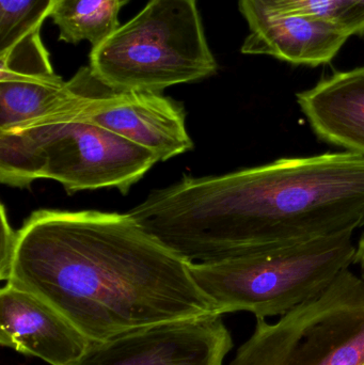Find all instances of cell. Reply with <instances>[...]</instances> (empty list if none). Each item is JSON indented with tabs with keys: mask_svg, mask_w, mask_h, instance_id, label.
<instances>
[{
	"mask_svg": "<svg viewBox=\"0 0 364 365\" xmlns=\"http://www.w3.org/2000/svg\"><path fill=\"white\" fill-rule=\"evenodd\" d=\"M190 264L130 214L40 210L19 230L6 282L38 296L98 343L220 317Z\"/></svg>",
	"mask_w": 364,
	"mask_h": 365,
	"instance_id": "cell-1",
	"label": "cell"
},
{
	"mask_svg": "<svg viewBox=\"0 0 364 365\" xmlns=\"http://www.w3.org/2000/svg\"><path fill=\"white\" fill-rule=\"evenodd\" d=\"M128 214L192 263L354 233L364 227V156L327 152L184 175Z\"/></svg>",
	"mask_w": 364,
	"mask_h": 365,
	"instance_id": "cell-2",
	"label": "cell"
},
{
	"mask_svg": "<svg viewBox=\"0 0 364 365\" xmlns=\"http://www.w3.org/2000/svg\"><path fill=\"white\" fill-rule=\"evenodd\" d=\"M158 162L149 150L62 107L21 130L0 132V182L11 187L49 179L70 195L100 188L126 195Z\"/></svg>",
	"mask_w": 364,
	"mask_h": 365,
	"instance_id": "cell-3",
	"label": "cell"
},
{
	"mask_svg": "<svg viewBox=\"0 0 364 365\" xmlns=\"http://www.w3.org/2000/svg\"><path fill=\"white\" fill-rule=\"evenodd\" d=\"M353 233L190 264V272L216 312L286 314L320 295L355 263Z\"/></svg>",
	"mask_w": 364,
	"mask_h": 365,
	"instance_id": "cell-4",
	"label": "cell"
},
{
	"mask_svg": "<svg viewBox=\"0 0 364 365\" xmlns=\"http://www.w3.org/2000/svg\"><path fill=\"white\" fill-rule=\"evenodd\" d=\"M90 68L109 87L157 92L215 74L196 0H151L90 53Z\"/></svg>",
	"mask_w": 364,
	"mask_h": 365,
	"instance_id": "cell-5",
	"label": "cell"
},
{
	"mask_svg": "<svg viewBox=\"0 0 364 365\" xmlns=\"http://www.w3.org/2000/svg\"><path fill=\"white\" fill-rule=\"evenodd\" d=\"M364 280L343 270L320 295L252 336L229 365H363Z\"/></svg>",
	"mask_w": 364,
	"mask_h": 365,
	"instance_id": "cell-6",
	"label": "cell"
},
{
	"mask_svg": "<svg viewBox=\"0 0 364 365\" xmlns=\"http://www.w3.org/2000/svg\"><path fill=\"white\" fill-rule=\"evenodd\" d=\"M68 85L73 96L62 108L66 115L91 122L149 150L160 162L194 148L183 106L162 93L109 87L90 66L81 68Z\"/></svg>",
	"mask_w": 364,
	"mask_h": 365,
	"instance_id": "cell-7",
	"label": "cell"
},
{
	"mask_svg": "<svg viewBox=\"0 0 364 365\" xmlns=\"http://www.w3.org/2000/svg\"><path fill=\"white\" fill-rule=\"evenodd\" d=\"M232 349V336L222 317H209L92 343L75 365H224Z\"/></svg>",
	"mask_w": 364,
	"mask_h": 365,
	"instance_id": "cell-8",
	"label": "cell"
},
{
	"mask_svg": "<svg viewBox=\"0 0 364 365\" xmlns=\"http://www.w3.org/2000/svg\"><path fill=\"white\" fill-rule=\"evenodd\" d=\"M0 344L49 365H75L92 342L57 309L6 282L0 291Z\"/></svg>",
	"mask_w": 364,
	"mask_h": 365,
	"instance_id": "cell-9",
	"label": "cell"
},
{
	"mask_svg": "<svg viewBox=\"0 0 364 365\" xmlns=\"http://www.w3.org/2000/svg\"><path fill=\"white\" fill-rule=\"evenodd\" d=\"M53 72L41 38L0 53V132L21 130L57 113L72 98Z\"/></svg>",
	"mask_w": 364,
	"mask_h": 365,
	"instance_id": "cell-10",
	"label": "cell"
},
{
	"mask_svg": "<svg viewBox=\"0 0 364 365\" xmlns=\"http://www.w3.org/2000/svg\"><path fill=\"white\" fill-rule=\"evenodd\" d=\"M239 9L249 26L241 48L245 55L316 68L331 63L350 38L333 21L280 14L261 0H239Z\"/></svg>",
	"mask_w": 364,
	"mask_h": 365,
	"instance_id": "cell-11",
	"label": "cell"
},
{
	"mask_svg": "<svg viewBox=\"0 0 364 365\" xmlns=\"http://www.w3.org/2000/svg\"><path fill=\"white\" fill-rule=\"evenodd\" d=\"M296 98L321 141L364 156V66L324 77Z\"/></svg>",
	"mask_w": 364,
	"mask_h": 365,
	"instance_id": "cell-12",
	"label": "cell"
},
{
	"mask_svg": "<svg viewBox=\"0 0 364 365\" xmlns=\"http://www.w3.org/2000/svg\"><path fill=\"white\" fill-rule=\"evenodd\" d=\"M128 0H56L49 17L59 28V38L71 44L81 41L92 48L120 27L119 13Z\"/></svg>",
	"mask_w": 364,
	"mask_h": 365,
	"instance_id": "cell-13",
	"label": "cell"
},
{
	"mask_svg": "<svg viewBox=\"0 0 364 365\" xmlns=\"http://www.w3.org/2000/svg\"><path fill=\"white\" fill-rule=\"evenodd\" d=\"M56 0H0V53L21 41L41 36Z\"/></svg>",
	"mask_w": 364,
	"mask_h": 365,
	"instance_id": "cell-14",
	"label": "cell"
},
{
	"mask_svg": "<svg viewBox=\"0 0 364 365\" xmlns=\"http://www.w3.org/2000/svg\"><path fill=\"white\" fill-rule=\"evenodd\" d=\"M280 14L333 21V0H261Z\"/></svg>",
	"mask_w": 364,
	"mask_h": 365,
	"instance_id": "cell-15",
	"label": "cell"
},
{
	"mask_svg": "<svg viewBox=\"0 0 364 365\" xmlns=\"http://www.w3.org/2000/svg\"><path fill=\"white\" fill-rule=\"evenodd\" d=\"M333 21L348 36H363L364 0H333Z\"/></svg>",
	"mask_w": 364,
	"mask_h": 365,
	"instance_id": "cell-16",
	"label": "cell"
},
{
	"mask_svg": "<svg viewBox=\"0 0 364 365\" xmlns=\"http://www.w3.org/2000/svg\"><path fill=\"white\" fill-rule=\"evenodd\" d=\"M19 242V231H14L9 222L6 208L1 205V232H0V279L8 281L13 259Z\"/></svg>",
	"mask_w": 364,
	"mask_h": 365,
	"instance_id": "cell-17",
	"label": "cell"
},
{
	"mask_svg": "<svg viewBox=\"0 0 364 365\" xmlns=\"http://www.w3.org/2000/svg\"><path fill=\"white\" fill-rule=\"evenodd\" d=\"M356 255H355V263L360 267V277L364 280V233L360 236L357 245Z\"/></svg>",
	"mask_w": 364,
	"mask_h": 365,
	"instance_id": "cell-18",
	"label": "cell"
},
{
	"mask_svg": "<svg viewBox=\"0 0 364 365\" xmlns=\"http://www.w3.org/2000/svg\"><path fill=\"white\" fill-rule=\"evenodd\" d=\"M363 365H364V364Z\"/></svg>",
	"mask_w": 364,
	"mask_h": 365,
	"instance_id": "cell-19",
	"label": "cell"
}]
</instances>
